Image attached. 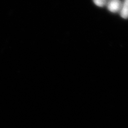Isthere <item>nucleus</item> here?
Here are the masks:
<instances>
[{
  "instance_id": "nucleus-1",
  "label": "nucleus",
  "mask_w": 128,
  "mask_h": 128,
  "mask_svg": "<svg viewBox=\"0 0 128 128\" xmlns=\"http://www.w3.org/2000/svg\"><path fill=\"white\" fill-rule=\"evenodd\" d=\"M122 2L120 0H108L106 6L108 11L112 13L120 12Z\"/></svg>"
},
{
  "instance_id": "nucleus-2",
  "label": "nucleus",
  "mask_w": 128,
  "mask_h": 128,
  "mask_svg": "<svg viewBox=\"0 0 128 128\" xmlns=\"http://www.w3.org/2000/svg\"><path fill=\"white\" fill-rule=\"evenodd\" d=\"M119 12L121 17L123 18H128V0H124L123 2H122V7Z\"/></svg>"
},
{
  "instance_id": "nucleus-3",
  "label": "nucleus",
  "mask_w": 128,
  "mask_h": 128,
  "mask_svg": "<svg viewBox=\"0 0 128 128\" xmlns=\"http://www.w3.org/2000/svg\"><path fill=\"white\" fill-rule=\"evenodd\" d=\"M108 0H93L94 4L99 7H103L106 6Z\"/></svg>"
}]
</instances>
